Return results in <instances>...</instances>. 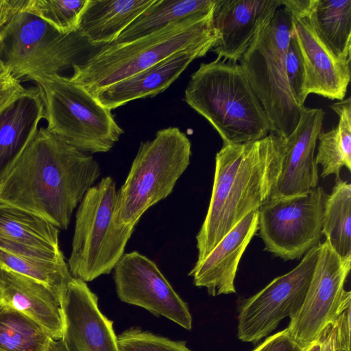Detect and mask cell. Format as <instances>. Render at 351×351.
<instances>
[{
	"label": "cell",
	"mask_w": 351,
	"mask_h": 351,
	"mask_svg": "<svg viewBox=\"0 0 351 351\" xmlns=\"http://www.w3.org/2000/svg\"><path fill=\"white\" fill-rule=\"evenodd\" d=\"M0 249L32 258L64 261L59 229L26 210L0 204Z\"/></svg>",
	"instance_id": "cell-20"
},
{
	"label": "cell",
	"mask_w": 351,
	"mask_h": 351,
	"mask_svg": "<svg viewBox=\"0 0 351 351\" xmlns=\"http://www.w3.org/2000/svg\"><path fill=\"white\" fill-rule=\"evenodd\" d=\"M351 184L337 179L326 195L322 219V234L343 261H351Z\"/></svg>",
	"instance_id": "cell-27"
},
{
	"label": "cell",
	"mask_w": 351,
	"mask_h": 351,
	"mask_svg": "<svg viewBox=\"0 0 351 351\" xmlns=\"http://www.w3.org/2000/svg\"><path fill=\"white\" fill-rule=\"evenodd\" d=\"M281 5V0H215L217 58L239 62Z\"/></svg>",
	"instance_id": "cell-15"
},
{
	"label": "cell",
	"mask_w": 351,
	"mask_h": 351,
	"mask_svg": "<svg viewBox=\"0 0 351 351\" xmlns=\"http://www.w3.org/2000/svg\"><path fill=\"white\" fill-rule=\"evenodd\" d=\"M324 115L322 108H302L295 130L285 139L282 169L272 199L302 194L317 186L315 149Z\"/></svg>",
	"instance_id": "cell-17"
},
{
	"label": "cell",
	"mask_w": 351,
	"mask_h": 351,
	"mask_svg": "<svg viewBox=\"0 0 351 351\" xmlns=\"http://www.w3.org/2000/svg\"><path fill=\"white\" fill-rule=\"evenodd\" d=\"M291 30V16L281 5L238 62L266 112L270 133L284 139L295 130L303 108L287 75Z\"/></svg>",
	"instance_id": "cell-6"
},
{
	"label": "cell",
	"mask_w": 351,
	"mask_h": 351,
	"mask_svg": "<svg viewBox=\"0 0 351 351\" xmlns=\"http://www.w3.org/2000/svg\"><path fill=\"white\" fill-rule=\"evenodd\" d=\"M53 341L39 324L0 299V351H50Z\"/></svg>",
	"instance_id": "cell-28"
},
{
	"label": "cell",
	"mask_w": 351,
	"mask_h": 351,
	"mask_svg": "<svg viewBox=\"0 0 351 351\" xmlns=\"http://www.w3.org/2000/svg\"><path fill=\"white\" fill-rule=\"evenodd\" d=\"M286 69L291 92L299 105L303 107L306 101L304 95V70L298 49L291 35L287 53Z\"/></svg>",
	"instance_id": "cell-32"
},
{
	"label": "cell",
	"mask_w": 351,
	"mask_h": 351,
	"mask_svg": "<svg viewBox=\"0 0 351 351\" xmlns=\"http://www.w3.org/2000/svg\"><path fill=\"white\" fill-rule=\"evenodd\" d=\"M43 119L44 107L36 87L27 88L0 116V182L34 139Z\"/></svg>",
	"instance_id": "cell-22"
},
{
	"label": "cell",
	"mask_w": 351,
	"mask_h": 351,
	"mask_svg": "<svg viewBox=\"0 0 351 351\" xmlns=\"http://www.w3.org/2000/svg\"><path fill=\"white\" fill-rule=\"evenodd\" d=\"M351 261H343L325 240L300 310L287 328L293 339L306 348L329 323L334 322L346 290Z\"/></svg>",
	"instance_id": "cell-12"
},
{
	"label": "cell",
	"mask_w": 351,
	"mask_h": 351,
	"mask_svg": "<svg viewBox=\"0 0 351 351\" xmlns=\"http://www.w3.org/2000/svg\"><path fill=\"white\" fill-rule=\"evenodd\" d=\"M154 0H88L78 32L94 46L110 44Z\"/></svg>",
	"instance_id": "cell-23"
},
{
	"label": "cell",
	"mask_w": 351,
	"mask_h": 351,
	"mask_svg": "<svg viewBox=\"0 0 351 351\" xmlns=\"http://www.w3.org/2000/svg\"><path fill=\"white\" fill-rule=\"evenodd\" d=\"M184 101L204 117L223 145L243 144L267 136L266 112L238 62L201 63L191 76Z\"/></svg>",
	"instance_id": "cell-3"
},
{
	"label": "cell",
	"mask_w": 351,
	"mask_h": 351,
	"mask_svg": "<svg viewBox=\"0 0 351 351\" xmlns=\"http://www.w3.org/2000/svg\"><path fill=\"white\" fill-rule=\"evenodd\" d=\"M32 80L38 90L50 132L84 153L107 152L119 141L124 132L111 110L70 77L43 75Z\"/></svg>",
	"instance_id": "cell-7"
},
{
	"label": "cell",
	"mask_w": 351,
	"mask_h": 351,
	"mask_svg": "<svg viewBox=\"0 0 351 351\" xmlns=\"http://www.w3.org/2000/svg\"><path fill=\"white\" fill-rule=\"evenodd\" d=\"M191 143L178 128L156 132L141 142L124 183L117 190L113 220L135 228L142 215L165 199L190 164Z\"/></svg>",
	"instance_id": "cell-5"
},
{
	"label": "cell",
	"mask_w": 351,
	"mask_h": 351,
	"mask_svg": "<svg viewBox=\"0 0 351 351\" xmlns=\"http://www.w3.org/2000/svg\"><path fill=\"white\" fill-rule=\"evenodd\" d=\"M100 175L93 156L40 127L0 182V204L26 210L66 230L75 208Z\"/></svg>",
	"instance_id": "cell-1"
},
{
	"label": "cell",
	"mask_w": 351,
	"mask_h": 351,
	"mask_svg": "<svg viewBox=\"0 0 351 351\" xmlns=\"http://www.w3.org/2000/svg\"><path fill=\"white\" fill-rule=\"evenodd\" d=\"M306 351H341L337 343L335 321L324 327L317 337L306 347Z\"/></svg>",
	"instance_id": "cell-36"
},
{
	"label": "cell",
	"mask_w": 351,
	"mask_h": 351,
	"mask_svg": "<svg viewBox=\"0 0 351 351\" xmlns=\"http://www.w3.org/2000/svg\"><path fill=\"white\" fill-rule=\"evenodd\" d=\"M88 44L78 31L62 34L38 16L21 12L0 29V60L19 80H32L73 68Z\"/></svg>",
	"instance_id": "cell-9"
},
{
	"label": "cell",
	"mask_w": 351,
	"mask_h": 351,
	"mask_svg": "<svg viewBox=\"0 0 351 351\" xmlns=\"http://www.w3.org/2000/svg\"><path fill=\"white\" fill-rule=\"evenodd\" d=\"M63 332L50 351H119L113 322L86 282L73 278L60 304Z\"/></svg>",
	"instance_id": "cell-14"
},
{
	"label": "cell",
	"mask_w": 351,
	"mask_h": 351,
	"mask_svg": "<svg viewBox=\"0 0 351 351\" xmlns=\"http://www.w3.org/2000/svg\"><path fill=\"white\" fill-rule=\"evenodd\" d=\"M291 336L287 328L267 337L252 351H306Z\"/></svg>",
	"instance_id": "cell-35"
},
{
	"label": "cell",
	"mask_w": 351,
	"mask_h": 351,
	"mask_svg": "<svg viewBox=\"0 0 351 351\" xmlns=\"http://www.w3.org/2000/svg\"><path fill=\"white\" fill-rule=\"evenodd\" d=\"M113 277L117 296L122 302L163 316L184 329L192 328L188 304L157 265L145 255L137 251L124 253L114 268Z\"/></svg>",
	"instance_id": "cell-13"
},
{
	"label": "cell",
	"mask_w": 351,
	"mask_h": 351,
	"mask_svg": "<svg viewBox=\"0 0 351 351\" xmlns=\"http://www.w3.org/2000/svg\"><path fill=\"white\" fill-rule=\"evenodd\" d=\"M213 10L171 23L130 42L104 45L84 62L74 64L70 79L93 95L180 51L204 46L213 48L217 34Z\"/></svg>",
	"instance_id": "cell-4"
},
{
	"label": "cell",
	"mask_w": 351,
	"mask_h": 351,
	"mask_svg": "<svg viewBox=\"0 0 351 351\" xmlns=\"http://www.w3.org/2000/svg\"><path fill=\"white\" fill-rule=\"evenodd\" d=\"M212 49L204 46L180 51L92 96L110 110L132 100L154 97L166 90L193 60L204 56Z\"/></svg>",
	"instance_id": "cell-19"
},
{
	"label": "cell",
	"mask_w": 351,
	"mask_h": 351,
	"mask_svg": "<svg viewBox=\"0 0 351 351\" xmlns=\"http://www.w3.org/2000/svg\"><path fill=\"white\" fill-rule=\"evenodd\" d=\"M215 0H154L120 34L115 43L130 42L156 32L171 23L211 11Z\"/></svg>",
	"instance_id": "cell-25"
},
{
	"label": "cell",
	"mask_w": 351,
	"mask_h": 351,
	"mask_svg": "<svg viewBox=\"0 0 351 351\" xmlns=\"http://www.w3.org/2000/svg\"><path fill=\"white\" fill-rule=\"evenodd\" d=\"M309 17L324 45L338 60L351 61V0H313Z\"/></svg>",
	"instance_id": "cell-24"
},
{
	"label": "cell",
	"mask_w": 351,
	"mask_h": 351,
	"mask_svg": "<svg viewBox=\"0 0 351 351\" xmlns=\"http://www.w3.org/2000/svg\"><path fill=\"white\" fill-rule=\"evenodd\" d=\"M119 351H192L185 341H174L133 327L117 336Z\"/></svg>",
	"instance_id": "cell-31"
},
{
	"label": "cell",
	"mask_w": 351,
	"mask_h": 351,
	"mask_svg": "<svg viewBox=\"0 0 351 351\" xmlns=\"http://www.w3.org/2000/svg\"><path fill=\"white\" fill-rule=\"evenodd\" d=\"M320 250H309L300 263L288 273L274 278L265 287L243 301L239 308L237 337L256 343L274 331L280 321L291 317L302 306Z\"/></svg>",
	"instance_id": "cell-11"
},
{
	"label": "cell",
	"mask_w": 351,
	"mask_h": 351,
	"mask_svg": "<svg viewBox=\"0 0 351 351\" xmlns=\"http://www.w3.org/2000/svg\"><path fill=\"white\" fill-rule=\"evenodd\" d=\"M351 292L346 291L334 321L337 340L341 351H350Z\"/></svg>",
	"instance_id": "cell-34"
},
{
	"label": "cell",
	"mask_w": 351,
	"mask_h": 351,
	"mask_svg": "<svg viewBox=\"0 0 351 351\" xmlns=\"http://www.w3.org/2000/svg\"><path fill=\"white\" fill-rule=\"evenodd\" d=\"M339 117L337 125L326 132H320L315 163L322 167V178L335 175L339 178L343 167L351 170V98L330 106Z\"/></svg>",
	"instance_id": "cell-26"
},
{
	"label": "cell",
	"mask_w": 351,
	"mask_h": 351,
	"mask_svg": "<svg viewBox=\"0 0 351 351\" xmlns=\"http://www.w3.org/2000/svg\"><path fill=\"white\" fill-rule=\"evenodd\" d=\"M88 0H29L25 12L35 15L62 34L77 32Z\"/></svg>",
	"instance_id": "cell-30"
},
{
	"label": "cell",
	"mask_w": 351,
	"mask_h": 351,
	"mask_svg": "<svg viewBox=\"0 0 351 351\" xmlns=\"http://www.w3.org/2000/svg\"><path fill=\"white\" fill-rule=\"evenodd\" d=\"M117 193L113 178L104 177L79 204L67 263L73 277L86 282L108 274L124 254L134 228L114 223Z\"/></svg>",
	"instance_id": "cell-8"
},
{
	"label": "cell",
	"mask_w": 351,
	"mask_h": 351,
	"mask_svg": "<svg viewBox=\"0 0 351 351\" xmlns=\"http://www.w3.org/2000/svg\"><path fill=\"white\" fill-rule=\"evenodd\" d=\"M29 0H0V29L16 15L25 12Z\"/></svg>",
	"instance_id": "cell-37"
},
{
	"label": "cell",
	"mask_w": 351,
	"mask_h": 351,
	"mask_svg": "<svg viewBox=\"0 0 351 351\" xmlns=\"http://www.w3.org/2000/svg\"><path fill=\"white\" fill-rule=\"evenodd\" d=\"M285 150V139L270 133L247 143L223 145L217 153L211 197L196 236L197 262L247 214L273 199Z\"/></svg>",
	"instance_id": "cell-2"
},
{
	"label": "cell",
	"mask_w": 351,
	"mask_h": 351,
	"mask_svg": "<svg viewBox=\"0 0 351 351\" xmlns=\"http://www.w3.org/2000/svg\"><path fill=\"white\" fill-rule=\"evenodd\" d=\"M309 13H289L291 19V35L304 70V97L306 99L313 93L341 101L346 97L350 81V63L337 59L320 40Z\"/></svg>",
	"instance_id": "cell-16"
},
{
	"label": "cell",
	"mask_w": 351,
	"mask_h": 351,
	"mask_svg": "<svg viewBox=\"0 0 351 351\" xmlns=\"http://www.w3.org/2000/svg\"><path fill=\"white\" fill-rule=\"evenodd\" d=\"M0 299L39 324L54 340L62 337L63 320L60 305L43 284L0 268Z\"/></svg>",
	"instance_id": "cell-21"
},
{
	"label": "cell",
	"mask_w": 351,
	"mask_h": 351,
	"mask_svg": "<svg viewBox=\"0 0 351 351\" xmlns=\"http://www.w3.org/2000/svg\"><path fill=\"white\" fill-rule=\"evenodd\" d=\"M326 195L321 186H316L263 205L258 209V230L265 250L289 261L300 259L320 243Z\"/></svg>",
	"instance_id": "cell-10"
},
{
	"label": "cell",
	"mask_w": 351,
	"mask_h": 351,
	"mask_svg": "<svg viewBox=\"0 0 351 351\" xmlns=\"http://www.w3.org/2000/svg\"><path fill=\"white\" fill-rule=\"evenodd\" d=\"M21 80L0 60V116L25 91Z\"/></svg>",
	"instance_id": "cell-33"
},
{
	"label": "cell",
	"mask_w": 351,
	"mask_h": 351,
	"mask_svg": "<svg viewBox=\"0 0 351 351\" xmlns=\"http://www.w3.org/2000/svg\"><path fill=\"white\" fill-rule=\"evenodd\" d=\"M258 210L247 214L200 262L189 276L196 287H205L212 296L236 293L234 279L239 261L258 231Z\"/></svg>",
	"instance_id": "cell-18"
},
{
	"label": "cell",
	"mask_w": 351,
	"mask_h": 351,
	"mask_svg": "<svg viewBox=\"0 0 351 351\" xmlns=\"http://www.w3.org/2000/svg\"><path fill=\"white\" fill-rule=\"evenodd\" d=\"M0 268L29 277L46 286L60 305L73 278L66 261H51L19 256L0 249Z\"/></svg>",
	"instance_id": "cell-29"
}]
</instances>
